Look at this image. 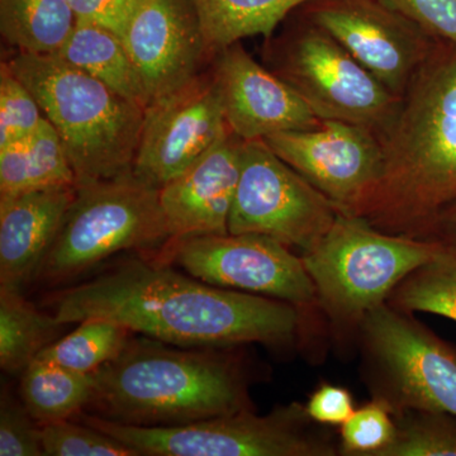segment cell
I'll return each instance as SVG.
<instances>
[{
  "label": "cell",
  "mask_w": 456,
  "mask_h": 456,
  "mask_svg": "<svg viewBox=\"0 0 456 456\" xmlns=\"http://www.w3.org/2000/svg\"><path fill=\"white\" fill-rule=\"evenodd\" d=\"M45 305L61 322L106 318L184 347L259 344L290 353L320 334L316 318L292 303L204 283L152 254L134 253L88 281L53 290Z\"/></svg>",
  "instance_id": "obj_1"
},
{
  "label": "cell",
  "mask_w": 456,
  "mask_h": 456,
  "mask_svg": "<svg viewBox=\"0 0 456 456\" xmlns=\"http://www.w3.org/2000/svg\"><path fill=\"white\" fill-rule=\"evenodd\" d=\"M379 178L353 215L393 235L419 239L456 202V46L436 42L378 134Z\"/></svg>",
  "instance_id": "obj_2"
},
{
  "label": "cell",
  "mask_w": 456,
  "mask_h": 456,
  "mask_svg": "<svg viewBox=\"0 0 456 456\" xmlns=\"http://www.w3.org/2000/svg\"><path fill=\"white\" fill-rule=\"evenodd\" d=\"M246 346L184 347L131 336L99 368L86 412L117 424L176 426L255 411L261 369Z\"/></svg>",
  "instance_id": "obj_3"
},
{
  "label": "cell",
  "mask_w": 456,
  "mask_h": 456,
  "mask_svg": "<svg viewBox=\"0 0 456 456\" xmlns=\"http://www.w3.org/2000/svg\"><path fill=\"white\" fill-rule=\"evenodd\" d=\"M441 246L439 240L393 235L340 213L322 241L301 255L327 335L340 356L356 354L369 312L388 301L395 287Z\"/></svg>",
  "instance_id": "obj_4"
},
{
  "label": "cell",
  "mask_w": 456,
  "mask_h": 456,
  "mask_svg": "<svg viewBox=\"0 0 456 456\" xmlns=\"http://www.w3.org/2000/svg\"><path fill=\"white\" fill-rule=\"evenodd\" d=\"M8 62L61 137L77 188L131 173L145 108L56 55L18 53Z\"/></svg>",
  "instance_id": "obj_5"
},
{
  "label": "cell",
  "mask_w": 456,
  "mask_h": 456,
  "mask_svg": "<svg viewBox=\"0 0 456 456\" xmlns=\"http://www.w3.org/2000/svg\"><path fill=\"white\" fill-rule=\"evenodd\" d=\"M171 240L160 188L134 175L77 188L31 284L66 287L114 255L155 254Z\"/></svg>",
  "instance_id": "obj_6"
},
{
  "label": "cell",
  "mask_w": 456,
  "mask_h": 456,
  "mask_svg": "<svg viewBox=\"0 0 456 456\" xmlns=\"http://www.w3.org/2000/svg\"><path fill=\"white\" fill-rule=\"evenodd\" d=\"M73 419L139 456H340L338 436L314 422L299 402L279 404L268 415L244 411L176 426L117 424L86 411Z\"/></svg>",
  "instance_id": "obj_7"
},
{
  "label": "cell",
  "mask_w": 456,
  "mask_h": 456,
  "mask_svg": "<svg viewBox=\"0 0 456 456\" xmlns=\"http://www.w3.org/2000/svg\"><path fill=\"white\" fill-rule=\"evenodd\" d=\"M356 354L360 379L392 415L407 410L456 416V346L388 303L369 312Z\"/></svg>",
  "instance_id": "obj_8"
},
{
  "label": "cell",
  "mask_w": 456,
  "mask_h": 456,
  "mask_svg": "<svg viewBox=\"0 0 456 456\" xmlns=\"http://www.w3.org/2000/svg\"><path fill=\"white\" fill-rule=\"evenodd\" d=\"M340 213L265 141L242 140L241 169L228 233L270 237L305 254L322 241Z\"/></svg>",
  "instance_id": "obj_9"
},
{
  "label": "cell",
  "mask_w": 456,
  "mask_h": 456,
  "mask_svg": "<svg viewBox=\"0 0 456 456\" xmlns=\"http://www.w3.org/2000/svg\"><path fill=\"white\" fill-rule=\"evenodd\" d=\"M278 44L274 73L321 119L354 123L378 134L397 112L402 98L320 27L307 20Z\"/></svg>",
  "instance_id": "obj_10"
},
{
  "label": "cell",
  "mask_w": 456,
  "mask_h": 456,
  "mask_svg": "<svg viewBox=\"0 0 456 456\" xmlns=\"http://www.w3.org/2000/svg\"><path fill=\"white\" fill-rule=\"evenodd\" d=\"M152 255L204 283L292 303L323 322L302 257L277 240L253 233L189 236Z\"/></svg>",
  "instance_id": "obj_11"
},
{
  "label": "cell",
  "mask_w": 456,
  "mask_h": 456,
  "mask_svg": "<svg viewBox=\"0 0 456 456\" xmlns=\"http://www.w3.org/2000/svg\"><path fill=\"white\" fill-rule=\"evenodd\" d=\"M305 7L308 22L334 37L398 98L437 42L382 0H312Z\"/></svg>",
  "instance_id": "obj_12"
},
{
  "label": "cell",
  "mask_w": 456,
  "mask_h": 456,
  "mask_svg": "<svg viewBox=\"0 0 456 456\" xmlns=\"http://www.w3.org/2000/svg\"><path fill=\"white\" fill-rule=\"evenodd\" d=\"M227 130L215 74H198L145 108L132 173L161 188L206 154Z\"/></svg>",
  "instance_id": "obj_13"
},
{
  "label": "cell",
  "mask_w": 456,
  "mask_h": 456,
  "mask_svg": "<svg viewBox=\"0 0 456 456\" xmlns=\"http://www.w3.org/2000/svg\"><path fill=\"white\" fill-rule=\"evenodd\" d=\"M264 141L345 215H353L382 171L379 137L354 123L322 119L310 130L281 132Z\"/></svg>",
  "instance_id": "obj_14"
},
{
  "label": "cell",
  "mask_w": 456,
  "mask_h": 456,
  "mask_svg": "<svg viewBox=\"0 0 456 456\" xmlns=\"http://www.w3.org/2000/svg\"><path fill=\"white\" fill-rule=\"evenodd\" d=\"M212 71L228 128L241 140L310 130L322 121L290 84L255 61L240 42L216 55Z\"/></svg>",
  "instance_id": "obj_15"
},
{
  "label": "cell",
  "mask_w": 456,
  "mask_h": 456,
  "mask_svg": "<svg viewBox=\"0 0 456 456\" xmlns=\"http://www.w3.org/2000/svg\"><path fill=\"white\" fill-rule=\"evenodd\" d=\"M121 38L149 103L193 79L208 56L191 0H142Z\"/></svg>",
  "instance_id": "obj_16"
},
{
  "label": "cell",
  "mask_w": 456,
  "mask_h": 456,
  "mask_svg": "<svg viewBox=\"0 0 456 456\" xmlns=\"http://www.w3.org/2000/svg\"><path fill=\"white\" fill-rule=\"evenodd\" d=\"M241 149L242 140L228 128L206 154L160 188L171 240L228 233Z\"/></svg>",
  "instance_id": "obj_17"
},
{
  "label": "cell",
  "mask_w": 456,
  "mask_h": 456,
  "mask_svg": "<svg viewBox=\"0 0 456 456\" xmlns=\"http://www.w3.org/2000/svg\"><path fill=\"white\" fill-rule=\"evenodd\" d=\"M75 196L73 185L0 196V288L32 283Z\"/></svg>",
  "instance_id": "obj_18"
},
{
  "label": "cell",
  "mask_w": 456,
  "mask_h": 456,
  "mask_svg": "<svg viewBox=\"0 0 456 456\" xmlns=\"http://www.w3.org/2000/svg\"><path fill=\"white\" fill-rule=\"evenodd\" d=\"M70 185L77 187L73 167L46 117L31 136L0 147V196Z\"/></svg>",
  "instance_id": "obj_19"
},
{
  "label": "cell",
  "mask_w": 456,
  "mask_h": 456,
  "mask_svg": "<svg viewBox=\"0 0 456 456\" xmlns=\"http://www.w3.org/2000/svg\"><path fill=\"white\" fill-rule=\"evenodd\" d=\"M53 55L92 75L119 95L146 108L149 97L122 38L98 25L77 20L64 46Z\"/></svg>",
  "instance_id": "obj_20"
},
{
  "label": "cell",
  "mask_w": 456,
  "mask_h": 456,
  "mask_svg": "<svg viewBox=\"0 0 456 456\" xmlns=\"http://www.w3.org/2000/svg\"><path fill=\"white\" fill-rule=\"evenodd\" d=\"M208 55L253 36L273 35L294 9L312 0H191Z\"/></svg>",
  "instance_id": "obj_21"
},
{
  "label": "cell",
  "mask_w": 456,
  "mask_h": 456,
  "mask_svg": "<svg viewBox=\"0 0 456 456\" xmlns=\"http://www.w3.org/2000/svg\"><path fill=\"white\" fill-rule=\"evenodd\" d=\"M71 325L38 310L20 290L0 288V368L8 374L23 373Z\"/></svg>",
  "instance_id": "obj_22"
},
{
  "label": "cell",
  "mask_w": 456,
  "mask_h": 456,
  "mask_svg": "<svg viewBox=\"0 0 456 456\" xmlns=\"http://www.w3.org/2000/svg\"><path fill=\"white\" fill-rule=\"evenodd\" d=\"M93 395V374L77 373L47 360L36 358L20 378V398L41 426L82 412Z\"/></svg>",
  "instance_id": "obj_23"
},
{
  "label": "cell",
  "mask_w": 456,
  "mask_h": 456,
  "mask_svg": "<svg viewBox=\"0 0 456 456\" xmlns=\"http://www.w3.org/2000/svg\"><path fill=\"white\" fill-rule=\"evenodd\" d=\"M75 23L68 0H0V32L18 53L53 55Z\"/></svg>",
  "instance_id": "obj_24"
},
{
  "label": "cell",
  "mask_w": 456,
  "mask_h": 456,
  "mask_svg": "<svg viewBox=\"0 0 456 456\" xmlns=\"http://www.w3.org/2000/svg\"><path fill=\"white\" fill-rule=\"evenodd\" d=\"M388 305L408 314H430L456 322V244L443 241L439 253L401 281Z\"/></svg>",
  "instance_id": "obj_25"
},
{
  "label": "cell",
  "mask_w": 456,
  "mask_h": 456,
  "mask_svg": "<svg viewBox=\"0 0 456 456\" xmlns=\"http://www.w3.org/2000/svg\"><path fill=\"white\" fill-rule=\"evenodd\" d=\"M134 332L106 318H88L77 322L74 331L51 344L38 354L47 360L77 373L93 374L125 349Z\"/></svg>",
  "instance_id": "obj_26"
},
{
  "label": "cell",
  "mask_w": 456,
  "mask_h": 456,
  "mask_svg": "<svg viewBox=\"0 0 456 456\" xmlns=\"http://www.w3.org/2000/svg\"><path fill=\"white\" fill-rule=\"evenodd\" d=\"M393 417L395 436L383 456H456V416L407 410Z\"/></svg>",
  "instance_id": "obj_27"
},
{
  "label": "cell",
  "mask_w": 456,
  "mask_h": 456,
  "mask_svg": "<svg viewBox=\"0 0 456 456\" xmlns=\"http://www.w3.org/2000/svg\"><path fill=\"white\" fill-rule=\"evenodd\" d=\"M395 436V421L391 411L370 398L340 426V455L383 456Z\"/></svg>",
  "instance_id": "obj_28"
},
{
  "label": "cell",
  "mask_w": 456,
  "mask_h": 456,
  "mask_svg": "<svg viewBox=\"0 0 456 456\" xmlns=\"http://www.w3.org/2000/svg\"><path fill=\"white\" fill-rule=\"evenodd\" d=\"M45 119L37 99L8 61L0 65V147L25 140Z\"/></svg>",
  "instance_id": "obj_29"
},
{
  "label": "cell",
  "mask_w": 456,
  "mask_h": 456,
  "mask_svg": "<svg viewBox=\"0 0 456 456\" xmlns=\"http://www.w3.org/2000/svg\"><path fill=\"white\" fill-rule=\"evenodd\" d=\"M46 456H139L121 441L75 419L42 426Z\"/></svg>",
  "instance_id": "obj_30"
},
{
  "label": "cell",
  "mask_w": 456,
  "mask_h": 456,
  "mask_svg": "<svg viewBox=\"0 0 456 456\" xmlns=\"http://www.w3.org/2000/svg\"><path fill=\"white\" fill-rule=\"evenodd\" d=\"M0 455L41 456L42 426L27 410L22 398L3 387L0 399Z\"/></svg>",
  "instance_id": "obj_31"
},
{
  "label": "cell",
  "mask_w": 456,
  "mask_h": 456,
  "mask_svg": "<svg viewBox=\"0 0 456 456\" xmlns=\"http://www.w3.org/2000/svg\"><path fill=\"white\" fill-rule=\"evenodd\" d=\"M437 42L456 46V0H382Z\"/></svg>",
  "instance_id": "obj_32"
},
{
  "label": "cell",
  "mask_w": 456,
  "mask_h": 456,
  "mask_svg": "<svg viewBox=\"0 0 456 456\" xmlns=\"http://www.w3.org/2000/svg\"><path fill=\"white\" fill-rule=\"evenodd\" d=\"M305 412L317 424L336 428L355 412L353 393L338 384L321 382L305 403Z\"/></svg>",
  "instance_id": "obj_33"
},
{
  "label": "cell",
  "mask_w": 456,
  "mask_h": 456,
  "mask_svg": "<svg viewBox=\"0 0 456 456\" xmlns=\"http://www.w3.org/2000/svg\"><path fill=\"white\" fill-rule=\"evenodd\" d=\"M75 20L104 27L122 37L142 0H68Z\"/></svg>",
  "instance_id": "obj_34"
},
{
  "label": "cell",
  "mask_w": 456,
  "mask_h": 456,
  "mask_svg": "<svg viewBox=\"0 0 456 456\" xmlns=\"http://www.w3.org/2000/svg\"><path fill=\"white\" fill-rule=\"evenodd\" d=\"M419 239L439 240L456 244V202L441 211Z\"/></svg>",
  "instance_id": "obj_35"
}]
</instances>
